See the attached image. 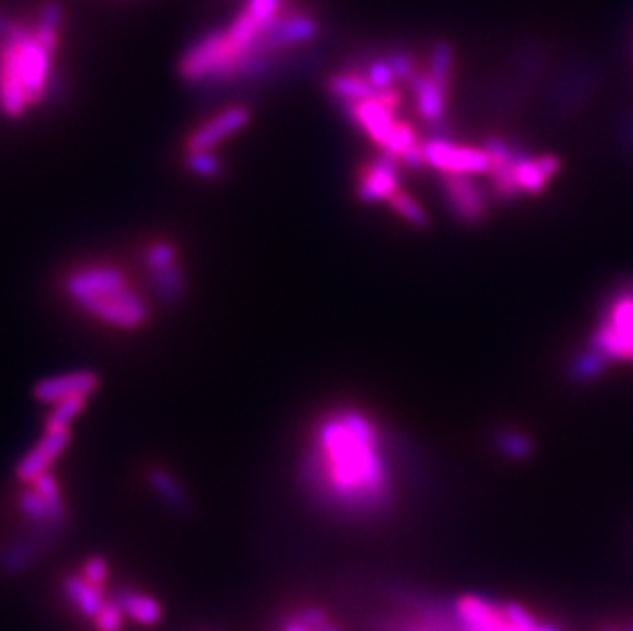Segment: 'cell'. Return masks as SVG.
Wrapping results in <instances>:
<instances>
[{"label": "cell", "mask_w": 633, "mask_h": 631, "mask_svg": "<svg viewBox=\"0 0 633 631\" xmlns=\"http://www.w3.org/2000/svg\"><path fill=\"white\" fill-rule=\"evenodd\" d=\"M302 480L328 509L373 515L388 507L392 466L375 420L341 406L316 420L302 459Z\"/></svg>", "instance_id": "1"}, {"label": "cell", "mask_w": 633, "mask_h": 631, "mask_svg": "<svg viewBox=\"0 0 633 631\" xmlns=\"http://www.w3.org/2000/svg\"><path fill=\"white\" fill-rule=\"evenodd\" d=\"M316 35H318V23L310 15L281 13L263 29L255 52L281 54L289 48L308 44V41H312Z\"/></svg>", "instance_id": "6"}, {"label": "cell", "mask_w": 633, "mask_h": 631, "mask_svg": "<svg viewBox=\"0 0 633 631\" xmlns=\"http://www.w3.org/2000/svg\"><path fill=\"white\" fill-rule=\"evenodd\" d=\"M15 25H17V23H15L11 17H7L5 13H0V41L7 39V37L13 33Z\"/></svg>", "instance_id": "18"}, {"label": "cell", "mask_w": 633, "mask_h": 631, "mask_svg": "<svg viewBox=\"0 0 633 631\" xmlns=\"http://www.w3.org/2000/svg\"><path fill=\"white\" fill-rule=\"evenodd\" d=\"M148 480H150V486H152L160 496H164L168 502L175 504V507H183L185 494H183L179 482H177L171 474L164 472V470H152V472L148 474Z\"/></svg>", "instance_id": "13"}, {"label": "cell", "mask_w": 633, "mask_h": 631, "mask_svg": "<svg viewBox=\"0 0 633 631\" xmlns=\"http://www.w3.org/2000/svg\"><path fill=\"white\" fill-rule=\"evenodd\" d=\"M66 298L87 316L115 330H138L150 320V308L113 265H82L64 279Z\"/></svg>", "instance_id": "2"}, {"label": "cell", "mask_w": 633, "mask_h": 631, "mask_svg": "<svg viewBox=\"0 0 633 631\" xmlns=\"http://www.w3.org/2000/svg\"><path fill=\"white\" fill-rule=\"evenodd\" d=\"M185 164L199 179H216L222 175V162L214 152H207V150L187 152Z\"/></svg>", "instance_id": "12"}, {"label": "cell", "mask_w": 633, "mask_h": 631, "mask_svg": "<svg viewBox=\"0 0 633 631\" xmlns=\"http://www.w3.org/2000/svg\"><path fill=\"white\" fill-rule=\"evenodd\" d=\"M72 433L70 431H44L33 447L19 459L15 468V476L19 482L29 484L41 476L52 474L56 461L70 447Z\"/></svg>", "instance_id": "7"}, {"label": "cell", "mask_w": 633, "mask_h": 631, "mask_svg": "<svg viewBox=\"0 0 633 631\" xmlns=\"http://www.w3.org/2000/svg\"><path fill=\"white\" fill-rule=\"evenodd\" d=\"M281 9H283V0H248L244 11L252 19H257L265 29L273 19H277L283 13Z\"/></svg>", "instance_id": "15"}, {"label": "cell", "mask_w": 633, "mask_h": 631, "mask_svg": "<svg viewBox=\"0 0 633 631\" xmlns=\"http://www.w3.org/2000/svg\"><path fill=\"white\" fill-rule=\"evenodd\" d=\"M328 93L343 103H351V101L371 99L379 91H375V87L367 80V76H361L357 72H349V74L330 76L328 78Z\"/></svg>", "instance_id": "10"}, {"label": "cell", "mask_w": 633, "mask_h": 631, "mask_svg": "<svg viewBox=\"0 0 633 631\" xmlns=\"http://www.w3.org/2000/svg\"><path fill=\"white\" fill-rule=\"evenodd\" d=\"M283 631H339L334 625L328 623L326 615L322 611H308L295 619H291Z\"/></svg>", "instance_id": "14"}, {"label": "cell", "mask_w": 633, "mask_h": 631, "mask_svg": "<svg viewBox=\"0 0 633 631\" xmlns=\"http://www.w3.org/2000/svg\"><path fill=\"white\" fill-rule=\"evenodd\" d=\"M605 631H619V629H605Z\"/></svg>", "instance_id": "19"}, {"label": "cell", "mask_w": 633, "mask_h": 631, "mask_svg": "<svg viewBox=\"0 0 633 631\" xmlns=\"http://www.w3.org/2000/svg\"><path fill=\"white\" fill-rule=\"evenodd\" d=\"M101 382L99 375L89 369H76V371H66L58 375H50L46 380H41L33 388V398L44 404L52 406L62 400L70 398H91L97 394Z\"/></svg>", "instance_id": "8"}, {"label": "cell", "mask_w": 633, "mask_h": 631, "mask_svg": "<svg viewBox=\"0 0 633 631\" xmlns=\"http://www.w3.org/2000/svg\"><path fill=\"white\" fill-rule=\"evenodd\" d=\"M248 123H250V111L244 105L228 107L211 117L209 121L199 125V128L187 140V152H197V150L214 152L222 142L242 132Z\"/></svg>", "instance_id": "9"}, {"label": "cell", "mask_w": 633, "mask_h": 631, "mask_svg": "<svg viewBox=\"0 0 633 631\" xmlns=\"http://www.w3.org/2000/svg\"><path fill=\"white\" fill-rule=\"evenodd\" d=\"M62 21H64V7H62L60 3H46V5H44V9L39 11L37 25L60 31Z\"/></svg>", "instance_id": "17"}, {"label": "cell", "mask_w": 633, "mask_h": 631, "mask_svg": "<svg viewBox=\"0 0 633 631\" xmlns=\"http://www.w3.org/2000/svg\"><path fill=\"white\" fill-rule=\"evenodd\" d=\"M52 56L41 48L33 29L17 23L13 33L0 41V111L21 117L44 101L54 82Z\"/></svg>", "instance_id": "3"}, {"label": "cell", "mask_w": 633, "mask_h": 631, "mask_svg": "<svg viewBox=\"0 0 633 631\" xmlns=\"http://www.w3.org/2000/svg\"><path fill=\"white\" fill-rule=\"evenodd\" d=\"M588 349L586 359L578 365L584 375L601 371L607 363H633V287L607 302Z\"/></svg>", "instance_id": "4"}, {"label": "cell", "mask_w": 633, "mask_h": 631, "mask_svg": "<svg viewBox=\"0 0 633 631\" xmlns=\"http://www.w3.org/2000/svg\"><path fill=\"white\" fill-rule=\"evenodd\" d=\"M91 398H70L50 406L44 431H70L74 420L84 412Z\"/></svg>", "instance_id": "11"}, {"label": "cell", "mask_w": 633, "mask_h": 631, "mask_svg": "<svg viewBox=\"0 0 633 631\" xmlns=\"http://www.w3.org/2000/svg\"><path fill=\"white\" fill-rule=\"evenodd\" d=\"M144 265L156 296L168 304L179 302L185 291V273L179 250L168 240H154L146 246Z\"/></svg>", "instance_id": "5"}, {"label": "cell", "mask_w": 633, "mask_h": 631, "mask_svg": "<svg viewBox=\"0 0 633 631\" xmlns=\"http://www.w3.org/2000/svg\"><path fill=\"white\" fill-rule=\"evenodd\" d=\"M367 80L373 84L375 91L382 93V91L392 89L396 76L390 62H373L367 70Z\"/></svg>", "instance_id": "16"}]
</instances>
